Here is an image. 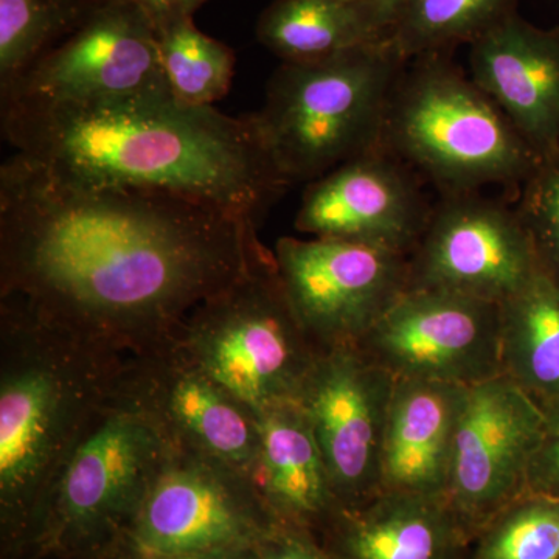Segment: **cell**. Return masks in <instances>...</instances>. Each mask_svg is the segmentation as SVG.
I'll use <instances>...</instances> for the list:
<instances>
[{
    "label": "cell",
    "mask_w": 559,
    "mask_h": 559,
    "mask_svg": "<svg viewBox=\"0 0 559 559\" xmlns=\"http://www.w3.org/2000/svg\"><path fill=\"white\" fill-rule=\"evenodd\" d=\"M259 224L162 191L76 189L17 154L0 167V297L127 356L264 257Z\"/></svg>",
    "instance_id": "6da1fadb"
},
{
    "label": "cell",
    "mask_w": 559,
    "mask_h": 559,
    "mask_svg": "<svg viewBox=\"0 0 559 559\" xmlns=\"http://www.w3.org/2000/svg\"><path fill=\"white\" fill-rule=\"evenodd\" d=\"M14 154L76 189L162 191L261 224L293 183L253 114L230 117L173 95L2 108Z\"/></svg>",
    "instance_id": "7a4b0ae2"
},
{
    "label": "cell",
    "mask_w": 559,
    "mask_h": 559,
    "mask_svg": "<svg viewBox=\"0 0 559 559\" xmlns=\"http://www.w3.org/2000/svg\"><path fill=\"white\" fill-rule=\"evenodd\" d=\"M128 356L0 297V559H22L62 466Z\"/></svg>",
    "instance_id": "3957f363"
},
{
    "label": "cell",
    "mask_w": 559,
    "mask_h": 559,
    "mask_svg": "<svg viewBox=\"0 0 559 559\" xmlns=\"http://www.w3.org/2000/svg\"><path fill=\"white\" fill-rule=\"evenodd\" d=\"M381 148L428 179L440 194L522 183L540 157L450 53L407 61L390 97Z\"/></svg>",
    "instance_id": "277c9868"
},
{
    "label": "cell",
    "mask_w": 559,
    "mask_h": 559,
    "mask_svg": "<svg viewBox=\"0 0 559 559\" xmlns=\"http://www.w3.org/2000/svg\"><path fill=\"white\" fill-rule=\"evenodd\" d=\"M407 61L390 43L308 64L282 62L257 127L290 183L322 178L380 148L390 97Z\"/></svg>",
    "instance_id": "5b68a950"
},
{
    "label": "cell",
    "mask_w": 559,
    "mask_h": 559,
    "mask_svg": "<svg viewBox=\"0 0 559 559\" xmlns=\"http://www.w3.org/2000/svg\"><path fill=\"white\" fill-rule=\"evenodd\" d=\"M171 452L114 390L62 466L22 559H112Z\"/></svg>",
    "instance_id": "8992f818"
},
{
    "label": "cell",
    "mask_w": 559,
    "mask_h": 559,
    "mask_svg": "<svg viewBox=\"0 0 559 559\" xmlns=\"http://www.w3.org/2000/svg\"><path fill=\"white\" fill-rule=\"evenodd\" d=\"M178 341L257 415L297 403L319 353L290 307L274 250L194 308Z\"/></svg>",
    "instance_id": "52a82bcc"
},
{
    "label": "cell",
    "mask_w": 559,
    "mask_h": 559,
    "mask_svg": "<svg viewBox=\"0 0 559 559\" xmlns=\"http://www.w3.org/2000/svg\"><path fill=\"white\" fill-rule=\"evenodd\" d=\"M278 527L246 474L173 448L112 559L257 549Z\"/></svg>",
    "instance_id": "ba28073f"
},
{
    "label": "cell",
    "mask_w": 559,
    "mask_h": 559,
    "mask_svg": "<svg viewBox=\"0 0 559 559\" xmlns=\"http://www.w3.org/2000/svg\"><path fill=\"white\" fill-rule=\"evenodd\" d=\"M274 255L290 307L319 352L359 345L409 288V255L393 250L283 237Z\"/></svg>",
    "instance_id": "9c48e42d"
},
{
    "label": "cell",
    "mask_w": 559,
    "mask_h": 559,
    "mask_svg": "<svg viewBox=\"0 0 559 559\" xmlns=\"http://www.w3.org/2000/svg\"><path fill=\"white\" fill-rule=\"evenodd\" d=\"M171 95L156 27L132 0H102L86 22L5 95L2 108Z\"/></svg>",
    "instance_id": "30bf717a"
},
{
    "label": "cell",
    "mask_w": 559,
    "mask_h": 559,
    "mask_svg": "<svg viewBox=\"0 0 559 559\" xmlns=\"http://www.w3.org/2000/svg\"><path fill=\"white\" fill-rule=\"evenodd\" d=\"M546 419L543 407L506 374L465 389L444 500L471 538L527 492Z\"/></svg>",
    "instance_id": "8fae6325"
},
{
    "label": "cell",
    "mask_w": 559,
    "mask_h": 559,
    "mask_svg": "<svg viewBox=\"0 0 559 559\" xmlns=\"http://www.w3.org/2000/svg\"><path fill=\"white\" fill-rule=\"evenodd\" d=\"M540 272L514 207L480 191L440 194L409 255V288L439 289L502 305Z\"/></svg>",
    "instance_id": "7c38bea8"
},
{
    "label": "cell",
    "mask_w": 559,
    "mask_h": 559,
    "mask_svg": "<svg viewBox=\"0 0 559 559\" xmlns=\"http://www.w3.org/2000/svg\"><path fill=\"white\" fill-rule=\"evenodd\" d=\"M358 347L396 380L471 388L500 374V305L407 289Z\"/></svg>",
    "instance_id": "4fadbf2b"
},
{
    "label": "cell",
    "mask_w": 559,
    "mask_h": 559,
    "mask_svg": "<svg viewBox=\"0 0 559 559\" xmlns=\"http://www.w3.org/2000/svg\"><path fill=\"white\" fill-rule=\"evenodd\" d=\"M116 395L145 415L176 450L200 452L252 476L259 417L194 362L178 340L128 356Z\"/></svg>",
    "instance_id": "5bb4252c"
},
{
    "label": "cell",
    "mask_w": 559,
    "mask_h": 559,
    "mask_svg": "<svg viewBox=\"0 0 559 559\" xmlns=\"http://www.w3.org/2000/svg\"><path fill=\"white\" fill-rule=\"evenodd\" d=\"M396 378L358 345L322 349L297 403L310 419L341 507L381 491L382 447Z\"/></svg>",
    "instance_id": "9a60e30c"
},
{
    "label": "cell",
    "mask_w": 559,
    "mask_h": 559,
    "mask_svg": "<svg viewBox=\"0 0 559 559\" xmlns=\"http://www.w3.org/2000/svg\"><path fill=\"white\" fill-rule=\"evenodd\" d=\"M419 179L389 151L371 150L308 183L296 229L411 255L433 209Z\"/></svg>",
    "instance_id": "2e32d148"
},
{
    "label": "cell",
    "mask_w": 559,
    "mask_h": 559,
    "mask_svg": "<svg viewBox=\"0 0 559 559\" xmlns=\"http://www.w3.org/2000/svg\"><path fill=\"white\" fill-rule=\"evenodd\" d=\"M471 79L540 159L559 154V28L514 14L471 44Z\"/></svg>",
    "instance_id": "e0dca14e"
},
{
    "label": "cell",
    "mask_w": 559,
    "mask_h": 559,
    "mask_svg": "<svg viewBox=\"0 0 559 559\" xmlns=\"http://www.w3.org/2000/svg\"><path fill=\"white\" fill-rule=\"evenodd\" d=\"M318 540L331 559H466L471 536L443 498L380 491L340 507Z\"/></svg>",
    "instance_id": "ac0fdd59"
},
{
    "label": "cell",
    "mask_w": 559,
    "mask_h": 559,
    "mask_svg": "<svg viewBox=\"0 0 559 559\" xmlns=\"http://www.w3.org/2000/svg\"><path fill=\"white\" fill-rule=\"evenodd\" d=\"M257 417L260 451L250 480L280 525L318 538L341 503L310 419L299 403L278 404Z\"/></svg>",
    "instance_id": "d6986e66"
},
{
    "label": "cell",
    "mask_w": 559,
    "mask_h": 559,
    "mask_svg": "<svg viewBox=\"0 0 559 559\" xmlns=\"http://www.w3.org/2000/svg\"><path fill=\"white\" fill-rule=\"evenodd\" d=\"M465 389L444 382L396 380L382 447L381 491L444 499Z\"/></svg>",
    "instance_id": "ffe728a7"
},
{
    "label": "cell",
    "mask_w": 559,
    "mask_h": 559,
    "mask_svg": "<svg viewBox=\"0 0 559 559\" xmlns=\"http://www.w3.org/2000/svg\"><path fill=\"white\" fill-rule=\"evenodd\" d=\"M500 374L543 407H559V282L540 271L500 305Z\"/></svg>",
    "instance_id": "44dd1931"
},
{
    "label": "cell",
    "mask_w": 559,
    "mask_h": 559,
    "mask_svg": "<svg viewBox=\"0 0 559 559\" xmlns=\"http://www.w3.org/2000/svg\"><path fill=\"white\" fill-rule=\"evenodd\" d=\"M257 39L289 64H308L345 51L390 43L345 0H274L257 21Z\"/></svg>",
    "instance_id": "7402d4cb"
},
{
    "label": "cell",
    "mask_w": 559,
    "mask_h": 559,
    "mask_svg": "<svg viewBox=\"0 0 559 559\" xmlns=\"http://www.w3.org/2000/svg\"><path fill=\"white\" fill-rule=\"evenodd\" d=\"M102 0H0V97L62 40Z\"/></svg>",
    "instance_id": "603a6c76"
},
{
    "label": "cell",
    "mask_w": 559,
    "mask_h": 559,
    "mask_svg": "<svg viewBox=\"0 0 559 559\" xmlns=\"http://www.w3.org/2000/svg\"><path fill=\"white\" fill-rule=\"evenodd\" d=\"M518 14V0H407L390 44L404 60L452 53Z\"/></svg>",
    "instance_id": "cb8c5ba5"
},
{
    "label": "cell",
    "mask_w": 559,
    "mask_h": 559,
    "mask_svg": "<svg viewBox=\"0 0 559 559\" xmlns=\"http://www.w3.org/2000/svg\"><path fill=\"white\" fill-rule=\"evenodd\" d=\"M162 68L176 100L189 106H213L230 91L235 53L226 44L210 38L193 17L156 27Z\"/></svg>",
    "instance_id": "d4e9b609"
},
{
    "label": "cell",
    "mask_w": 559,
    "mask_h": 559,
    "mask_svg": "<svg viewBox=\"0 0 559 559\" xmlns=\"http://www.w3.org/2000/svg\"><path fill=\"white\" fill-rule=\"evenodd\" d=\"M466 559H559V499L525 492L477 530Z\"/></svg>",
    "instance_id": "484cf974"
},
{
    "label": "cell",
    "mask_w": 559,
    "mask_h": 559,
    "mask_svg": "<svg viewBox=\"0 0 559 559\" xmlns=\"http://www.w3.org/2000/svg\"><path fill=\"white\" fill-rule=\"evenodd\" d=\"M516 210L540 271L559 282V154L540 160L522 183Z\"/></svg>",
    "instance_id": "4316f807"
},
{
    "label": "cell",
    "mask_w": 559,
    "mask_h": 559,
    "mask_svg": "<svg viewBox=\"0 0 559 559\" xmlns=\"http://www.w3.org/2000/svg\"><path fill=\"white\" fill-rule=\"evenodd\" d=\"M546 428L530 463L527 491L559 499V407L546 412Z\"/></svg>",
    "instance_id": "83f0119b"
},
{
    "label": "cell",
    "mask_w": 559,
    "mask_h": 559,
    "mask_svg": "<svg viewBox=\"0 0 559 559\" xmlns=\"http://www.w3.org/2000/svg\"><path fill=\"white\" fill-rule=\"evenodd\" d=\"M259 551L260 559H331L314 535L285 525L267 536Z\"/></svg>",
    "instance_id": "f1b7e54d"
},
{
    "label": "cell",
    "mask_w": 559,
    "mask_h": 559,
    "mask_svg": "<svg viewBox=\"0 0 559 559\" xmlns=\"http://www.w3.org/2000/svg\"><path fill=\"white\" fill-rule=\"evenodd\" d=\"M345 2L356 7L373 24V27L390 40L407 0H345Z\"/></svg>",
    "instance_id": "f546056e"
},
{
    "label": "cell",
    "mask_w": 559,
    "mask_h": 559,
    "mask_svg": "<svg viewBox=\"0 0 559 559\" xmlns=\"http://www.w3.org/2000/svg\"><path fill=\"white\" fill-rule=\"evenodd\" d=\"M148 14L154 27L180 17H193L197 10L207 0H132Z\"/></svg>",
    "instance_id": "4dcf8cb0"
},
{
    "label": "cell",
    "mask_w": 559,
    "mask_h": 559,
    "mask_svg": "<svg viewBox=\"0 0 559 559\" xmlns=\"http://www.w3.org/2000/svg\"><path fill=\"white\" fill-rule=\"evenodd\" d=\"M170 559H260L259 547L257 549L201 551V554L182 555Z\"/></svg>",
    "instance_id": "1f68e13d"
}]
</instances>
